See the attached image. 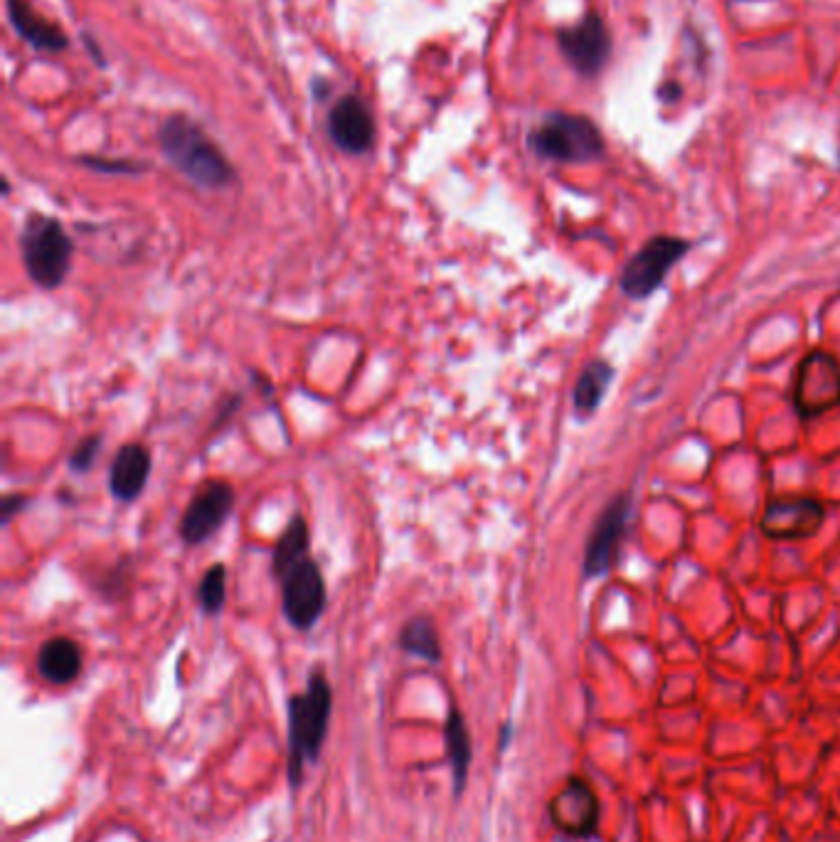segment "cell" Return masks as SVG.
Listing matches in <instances>:
<instances>
[{
	"mask_svg": "<svg viewBox=\"0 0 840 842\" xmlns=\"http://www.w3.org/2000/svg\"><path fill=\"white\" fill-rule=\"evenodd\" d=\"M629 521V501L626 495H619L614 503L606 507V511L600 515L596 521L590 542H586V552H584V576H604L609 569L614 567L619 547H621V537H624Z\"/></svg>",
	"mask_w": 840,
	"mask_h": 842,
	"instance_id": "12",
	"label": "cell"
},
{
	"mask_svg": "<svg viewBox=\"0 0 840 842\" xmlns=\"http://www.w3.org/2000/svg\"><path fill=\"white\" fill-rule=\"evenodd\" d=\"M158 146L168 164L202 190L229 188L237 180V172L223 148L186 113H172L160 123Z\"/></svg>",
	"mask_w": 840,
	"mask_h": 842,
	"instance_id": "1",
	"label": "cell"
},
{
	"mask_svg": "<svg viewBox=\"0 0 840 842\" xmlns=\"http://www.w3.org/2000/svg\"><path fill=\"white\" fill-rule=\"evenodd\" d=\"M826 511L813 498H789L767 505L762 533L774 539H807L819 533Z\"/></svg>",
	"mask_w": 840,
	"mask_h": 842,
	"instance_id": "13",
	"label": "cell"
},
{
	"mask_svg": "<svg viewBox=\"0 0 840 842\" xmlns=\"http://www.w3.org/2000/svg\"><path fill=\"white\" fill-rule=\"evenodd\" d=\"M326 602V580L316 559H304L281 580V608L296 631L314 628L324 616Z\"/></svg>",
	"mask_w": 840,
	"mask_h": 842,
	"instance_id": "7",
	"label": "cell"
},
{
	"mask_svg": "<svg viewBox=\"0 0 840 842\" xmlns=\"http://www.w3.org/2000/svg\"><path fill=\"white\" fill-rule=\"evenodd\" d=\"M540 158L557 164H590L604 156V138L600 129L577 113H550L527 138Z\"/></svg>",
	"mask_w": 840,
	"mask_h": 842,
	"instance_id": "4",
	"label": "cell"
},
{
	"mask_svg": "<svg viewBox=\"0 0 840 842\" xmlns=\"http://www.w3.org/2000/svg\"><path fill=\"white\" fill-rule=\"evenodd\" d=\"M6 10L10 26L16 28V32L30 44V48L38 52L67 50V32L48 18H42L38 10L30 6V0H6Z\"/></svg>",
	"mask_w": 840,
	"mask_h": 842,
	"instance_id": "15",
	"label": "cell"
},
{
	"mask_svg": "<svg viewBox=\"0 0 840 842\" xmlns=\"http://www.w3.org/2000/svg\"><path fill=\"white\" fill-rule=\"evenodd\" d=\"M397 645L405 653H409L414 657H422V661H427V663H439L442 661L439 633H436V626H434V621L429 616L409 618L399 631Z\"/></svg>",
	"mask_w": 840,
	"mask_h": 842,
	"instance_id": "20",
	"label": "cell"
},
{
	"mask_svg": "<svg viewBox=\"0 0 840 842\" xmlns=\"http://www.w3.org/2000/svg\"><path fill=\"white\" fill-rule=\"evenodd\" d=\"M688 249V241L678 237H655L646 241V247L626 264L624 274H621V291L629 298H646L653 291H659L665 276L685 257Z\"/></svg>",
	"mask_w": 840,
	"mask_h": 842,
	"instance_id": "6",
	"label": "cell"
},
{
	"mask_svg": "<svg viewBox=\"0 0 840 842\" xmlns=\"http://www.w3.org/2000/svg\"><path fill=\"white\" fill-rule=\"evenodd\" d=\"M235 511V488L227 481H207L205 486L192 495L186 513L180 517L178 533L186 545H205L227 517Z\"/></svg>",
	"mask_w": 840,
	"mask_h": 842,
	"instance_id": "8",
	"label": "cell"
},
{
	"mask_svg": "<svg viewBox=\"0 0 840 842\" xmlns=\"http://www.w3.org/2000/svg\"><path fill=\"white\" fill-rule=\"evenodd\" d=\"M600 799H596L590 781L580 776L570 779L550 801L552 823L567 838H594L600 830Z\"/></svg>",
	"mask_w": 840,
	"mask_h": 842,
	"instance_id": "9",
	"label": "cell"
},
{
	"mask_svg": "<svg viewBox=\"0 0 840 842\" xmlns=\"http://www.w3.org/2000/svg\"><path fill=\"white\" fill-rule=\"evenodd\" d=\"M38 673L50 685H69L82 673V651L72 638L55 636L42 643L38 653Z\"/></svg>",
	"mask_w": 840,
	"mask_h": 842,
	"instance_id": "16",
	"label": "cell"
},
{
	"mask_svg": "<svg viewBox=\"0 0 840 842\" xmlns=\"http://www.w3.org/2000/svg\"><path fill=\"white\" fill-rule=\"evenodd\" d=\"M198 604L205 611V614H220L225 608V598H227V567L225 564H213L210 569L202 574V580L198 584Z\"/></svg>",
	"mask_w": 840,
	"mask_h": 842,
	"instance_id": "21",
	"label": "cell"
},
{
	"mask_svg": "<svg viewBox=\"0 0 840 842\" xmlns=\"http://www.w3.org/2000/svg\"><path fill=\"white\" fill-rule=\"evenodd\" d=\"M101 452V436H87L85 442H79V446L69 456V470L72 473H89L95 468L97 458Z\"/></svg>",
	"mask_w": 840,
	"mask_h": 842,
	"instance_id": "23",
	"label": "cell"
},
{
	"mask_svg": "<svg viewBox=\"0 0 840 842\" xmlns=\"http://www.w3.org/2000/svg\"><path fill=\"white\" fill-rule=\"evenodd\" d=\"M612 379L614 367L602 360L584 367L577 385H574V412H577V417H592V414L600 409L609 387H612Z\"/></svg>",
	"mask_w": 840,
	"mask_h": 842,
	"instance_id": "18",
	"label": "cell"
},
{
	"mask_svg": "<svg viewBox=\"0 0 840 842\" xmlns=\"http://www.w3.org/2000/svg\"><path fill=\"white\" fill-rule=\"evenodd\" d=\"M333 712V690L326 675L310 673L304 692L289 702V779L291 786H298L304 771L316 764L320 746L328 734V722Z\"/></svg>",
	"mask_w": 840,
	"mask_h": 842,
	"instance_id": "2",
	"label": "cell"
},
{
	"mask_svg": "<svg viewBox=\"0 0 840 842\" xmlns=\"http://www.w3.org/2000/svg\"><path fill=\"white\" fill-rule=\"evenodd\" d=\"M326 129L333 146L343 153L363 156L373 151L377 133L375 119L370 107L358 95H345L333 103Z\"/></svg>",
	"mask_w": 840,
	"mask_h": 842,
	"instance_id": "11",
	"label": "cell"
},
{
	"mask_svg": "<svg viewBox=\"0 0 840 842\" xmlns=\"http://www.w3.org/2000/svg\"><path fill=\"white\" fill-rule=\"evenodd\" d=\"M77 164L97 172H109V176H138V172L146 170V166L131 164V160H109L101 156H82L77 158Z\"/></svg>",
	"mask_w": 840,
	"mask_h": 842,
	"instance_id": "22",
	"label": "cell"
},
{
	"mask_svg": "<svg viewBox=\"0 0 840 842\" xmlns=\"http://www.w3.org/2000/svg\"><path fill=\"white\" fill-rule=\"evenodd\" d=\"M154 458L151 452L141 442L123 444L109 468V491L121 503H134L146 491V483L151 478Z\"/></svg>",
	"mask_w": 840,
	"mask_h": 842,
	"instance_id": "14",
	"label": "cell"
},
{
	"mask_svg": "<svg viewBox=\"0 0 840 842\" xmlns=\"http://www.w3.org/2000/svg\"><path fill=\"white\" fill-rule=\"evenodd\" d=\"M557 42L565 60L582 77L600 75L609 60V52H612V38H609L606 22L596 13H590L574 28L560 30Z\"/></svg>",
	"mask_w": 840,
	"mask_h": 842,
	"instance_id": "10",
	"label": "cell"
},
{
	"mask_svg": "<svg viewBox=\"0 0 840 842\" xmlns=\"http://www.w3.org/2000/svg\"><path fill=\"white\" fill-rule=\"evenodd\" d=\"M22 267L42 291H55L72 271L75 241L60 219L34 212L26 219L18 237Z\"/></svg>",
	"mask_w": 840,
	"mask_h": 842,
	"instance_id": "3",
	"label": "cell"
},
{
	"mask_svg": "<svg viewBox=\"0 0 840 842\" xmlns=\"http://www.w3.org/2000/svg\"><path fill=\"white\" fill-rule=\"evenodd\" d=\"M26 505H28L26 495H6L3 503H0V521H3V525H8L16 517V513H20Z\"/></svg>",
	"mask_w": 840,
	"mask_h": 842,
	"instance_id": "24",
	"label": "cell"
},
{
	"mask_svg": "<svg viewBox=\"0 0 840 842\" xmlns=\"http://www.w3.org/2000/svg\"><path fill=\"white\" fill-rule=\"evenodd\" d=\"M444 734H446L448 761H452V771H454V786H456V793H462L466 786L468 764L474 752H471V734L466 730V722L456 707L448 710Z\"/></svg>",
	"mask_w": 840,
	"mask_h": 842,
	"instance_id": "19",
	"label": "cell"
},
{
	"mask_svg": "<svg viewBox=\"0 0 840 842\" xmlns=\"http://www.w3.org/2000/svg\"><path fill=\"white\" fill-rule=\"evenodd\" d=\"M308 549H310V533H308V523L304 521L302 513L291 515L289 525L281 533V537L276 539L274 555H271V572L276 580H284L294 567H298L304 559H308Z\"/></svg>",
	"mask_w": 840,
	"mask_h": 842,
	"instance_id": "17",
	"label": "cell"
},
{
	"mask_svg": "<svg viewBox=\"0 0 840 842\" xmlns=\"http://www.w3.org/2000/svg\"><path fill=\"white\" fill-rule=\"evenodd\" d=\"M793 405L803 417H819L840 405V363L826 350H813L799 363Z\"/></svg>",
	"mask_w": 840,
	"mask_h": 842,
	"instance_id": "5",
	"label": "cell"
}]
</instances>
